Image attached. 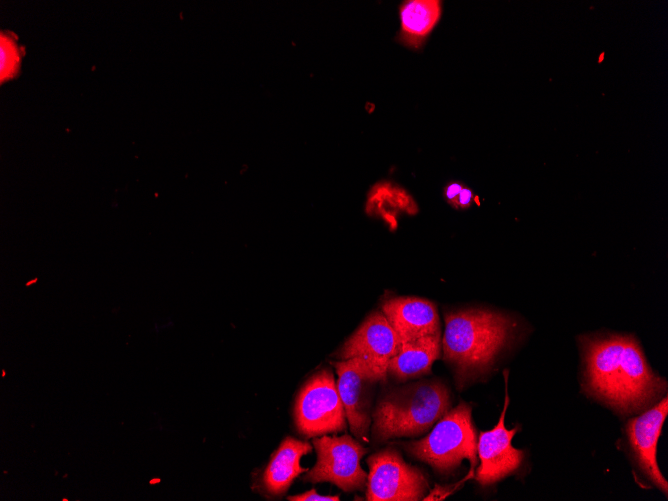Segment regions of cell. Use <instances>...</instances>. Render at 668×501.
<instances>
[{"instance_id": "1", "label": "cell", "mask_w": 668, "mask_h": 501, "mask_svg": "<svg viewBox=\"0 0 668 501\" xmlns=\"http://www.w3.org/2000/svg\"><path fill=\"white\" fill-rule=\"evenodd\" d=\"M583 341L585 386L592 396L622 415L641 413L662 399L666 381L651 370L633 337L610 335Z\"/></svg>"}, {"instance_id": "2", "label": "cell", "mask_w": 668, "mask_h": 501, "mask_svg": "<svg viewBox=\"0 0 668 501\" xmlns=\"http://www.w3.org/2000/svg\"><path fill=\"white\" fill-rule=\"evenodd\" d=\"M517 322L509 315L483 308L445 314L444 360L459 386L485 374L513 340Z\"/></svg>"}, {"instance_id": "3", "label": "cell", "mask_w": 668, "mask_h": 501, "mask_svg": "<svg viewBox=\"0 0 668 501\" xmlns=\"http://www.w3.org/2000/svg\"><path fill=\"white\" fill-rule=\"evenodd\" d=\"M451 408L450 393L439 380H419L391 388L372 413L377 442L427 433Z\"/></svg>"}, {"instance_id": "4", "label": "cell", "mask_w": 668, "mask_h": 501, "mask_svg": "<svg viewBox=\"0 0 668 501\" xmlns=\"http://www.w3.org/2000/svg\"><path fill=\"white\" fill-rule=\"evenodd\" d=\"M404 447L440 474L453 472L467 459L471 463L467 477H472L477 464V434L471 407L461 402L439 419L427 436L407 442Z\"/></svg>"}, {"instance_id": "5", "label": "cell", "mask_w": 668, "mask_h": 501, "mask_svg": "<svg viewBox=\"0 0 668 501\" xmlns=\"http://www.w3.org/2000/svg\"><path fill=\"white\" fill-rule=\"evenodd\" d=\"M294 420L305 438L346 429L344 406L330 369L315 373L302 386L295 401Z\"/></svg>"}, {"instance_id": "6", "label": "cell", "mask_w": 668, "mask_h": 501, "mask_svg": "<svg viewBox=\"0 0 668 501\" xmlns=\"http://www.w3.org/2000/svg\"><path fill=\"white\" fill-rule=\"evenodd\" d=\"M313 446L317 461L303 477L309 483L330 482L345 492L363 491L367 486V474L360 461L367 453L359 441L352 436L314 437Z\"/></svg>"}, {"instance_id": "7", "label": "cell", "mask_w": 668, "mask_h": 501, "mask_svg": "<svg viewBox=\"0 0 668 501\" xmlns=\"http://www.w3.org/2000/svg\"><path fill=\"white\" fill-rule=\"evenodd\" d=\"M366 500L418 501L430 492L420 469L406 463L400 452L387 447L367 459Z\"/></svg>"}, {"instance_id": "8", "label": "cell", "mask_w": 668, "mask_h": 501, "mask_svg": "<svg viewBox=\"0 0 668 501\" xmlns=\"http://www.w3.org/2000/svg\"><path fill=\"white\" fill-rule=\"evenodd\" d=\"M336 382L351 433L369 442L375 386L381 382L371 367L358 357L334 361Z\"/></svg>"}, {"instance_id": "9", "label": "cell", "mask_w": 668, "mask_h": 501, "mask_svg": "<svg viewBox=\"0 0 668 501\" xmlns=\"http://www.w3.org/2000/svg\"><path fill=\"white\" fill-rule=\"evenodd\" d=\"M399 347L397 336L385 315L372 312L336 353L340 360L358 357L366 362L381 382L387 380V368Z\"/></svg>"}, {"instance_id": "10", "label": "cell", "mask_w": 668, "mask_h": 501, "mask_svg": "<svg viewBox=\"0 0 668 501\" xmlns=\"http://www.w3.org/2000/svg\"><path fill=\"white\" fill-rule=\"evenodd\" d=\"M667 413L668 399L665 396L657 404L630 419L626 425L629 444L640 470L665 495H667L668 484L659 470L656 451Z\"/></svg>"}, {"instance_id": "11", "label": "cell", "mask_w": 668, "mask_h": 501, "mask_svg": "<svg viewBox=\"0 0 668 501\" xmlns=\"http://www.w3.org/2000/svg\"><path fill=\"white\" fill-rule=\"evenodd\" d=\"M508 405V396L497 425L489 430L480 432L477 442V453L480 465L476 472V479L481 485L493 484L514 472L520 466L524 453L512 446L517 427L508 430L505 427V413Z\"/></svg>"}, {"instance_id": "12", "label": "cell", "mask_w": 668, "mask_h": 501, "mask_svg": "<svg viewBox=\"0 0 668 501\" xmlns=\"http://www.w3.org/2000/svg\"><path fill=\"white\" fill-rule=\"evenodd\" d=\"M381 312L394 330L399 344L441 334L435 304L417 297H394L384 301Z\"/></svg>"}, {"instance_id": "13", "label": "cell", "mask_w": 668, "mask_h": 501, "mask_svg": "<svg viewBox=\"0 0 668 501\" xmlns=\"http://www.w3.org/2000/svg\"><path fill=\"white\" fill-rule=\"evenodd\" d=\"M312 451L308 442L286 437L272 455L262 476L265 490L273 496L283 495L295 478L307 471L300 465L302 456Z\"/></svg>"}, {"instance_id": "14", "label": "cell", "mask_w": 668, "mask_h": 501, "mask_svg": "<svg viewBox=\"0 0 668 501\" xmlns=\"http://www.w3.org/2000/svg\"><path fill=\"white\" fill-rule=\"evenodd\" d=\"M441 349V334L399 344L396 355L388 364L387 374L398 382L427 374L431 371L433 362L440 357Z\"/></svg>"}, {"instance_id": "15", "label": "cell", "mask_w": 668, "mask_h": 501, "mask_svg": "<svg viewBox=\"0 0 668 501\" xmlns=\"http://www.w3.org/2000/svg\"><path fill=\"white\" fill-rule=\"evenodd\" d=\"M401 27L398 41L418 49L439 22L442 2L438 0H407L399 6Z\"/></svg>"}, {"instance_id": "16", "label": "cell", "mask_w": 668, "mask_h": 501, "mask_svg": "<svg viewBox=\"0 0 668 501\" xmlns=\"http://www.w3.org/2000/svg\"><path fill=\"white\" fill-rule=\"evenodd\" d=\"M366 211L369 214L381 215L391 224L395 214L405 212L414 215L418 212V207L405 189L390 182H381L370 191Z\"/></svg>"}, {"instance_id": "17", "label": "cell", "mask_w": 668, "mask_h": 501, "mask_svg": "<svg viewBox=\"0 0 668 501\" xmlns=\"http://www.w3.org/2000/svg\"><path fill=\"white\" fill-rule=\"evenodd\" d=\"M23 56L22 47L13 33L0 35V82L13 79L19 72Z\"/></svg>"}, {"instance_id": "18", "label": "cell", "mask_w": 668, "mask_h": 501, "mask_svg": "<svg viewBox=\"0 0 668 501\" xmlns=\"http://www.w3.org/2000/svg\"><path fill=\"white\" fill-rule=\"evenodd\" d=\"M290 501H339V496L320 495L315 489H311L299 495L289 496Z\"/></svg>"}, {"instance_id": "19", "label": "cell", "mask_w": 668, "mask_h": 501, "mask_svg": "<svg viewBox=\"0 0 668 501\" xmlns=\"http://www.w3.org/2000/svg\"><path fill=\"white\" fill-rule=\"evenodd\" d=\"M464 185L458 182H451L444 188V198L449 205L456 209L458 195L463 189Z\"/></svg>"}, {"instance_id": "20", "label": "cell", "mask_w": 668, "mask_h": 501, "mask_svg": "<svg viewBox=\"0 0 668 501\" xmlns=\"http://www.w3.org/2000/svg\"><path fill=\"white\" fill-rule=\"evenodd\" d=\"M474 193L470 188L463 187L457 198L456 209H468L473 201Z\"/></svg>"}]
</instances>
